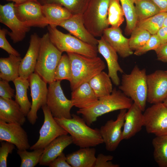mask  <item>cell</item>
<instances>
[{
	"mask_svg": "<svg viewBox=\"0 0 167 167\" xmlns=\"http://www.w3.org/2000/svg\"><path fill=\"white\" fill-rule=\"evenodd\" d=\"M60 82L55 81L49 84L46 105L54 118H71V110L74 105L64 95Z\"/></svg>",
	"mask_w": 167,
	"mask_h": 167,
	"instance_id": "ba28073f",
	"label": "cell"
},
{
	"mask_svg": "<svg viewBox=\"0 0 167 167\" xmlns=\"http://www.w3.org/2000/svg\"><path fill=\"white\" fill-rule=\"evenodd\" d=\"M41 108L44 115V123L39 131L38 139L29 148L31 150L44 149L57 137L68 134L56 121L47 105Z\"/></svg>",
	"mask_w": 167,
	"mask_h": 167,
	"instance_id": "8fae6325",
	"label": "cell"
},
{
	"mask_svg": "<svg viewBox=\"0 0 167 167\" xmlns=\"http://www.w3.org/2000/svg\"><path fill=\"white\" fill-rule=\"evenodd\" d=\"M14 5L13 2L0 5V22L11 29V32L8 31L7 34L15 43L24 40L30 27L26 26L18 19L15 14Z\"/></svg>",
	"mask_w": 167,
	"mask_h": 167,
	"instance_id": "4fadbf2b",
	"label": "cell"
},
{
	"mask_svg": "<svg viewBox=\"0 0 167 167\" xmlns=\"http://www.w3.org/2000/svg\"><path fill=\"white\" fill-rule=\"evenodd\" d=\"M156 34L160 41L161 45L167 43V27L163 26Z\"/></svg>",
	"mask_w": 167,
	"mask_h": 167,
	"instance_id": "bcb514c9",
	"label": "cell"
},
{
	"mask_svg": "<svg viewBox=\"0 0 167 167\" xmlns=\"http://www.w3.org/2000/svg\"><path fill=\"white\" fill-rule=\"evenodd\" d=\"M126 113L122 130V139H129L139 132L143 126V112L134 102Z\"/></svg>",
	"mask_w": 167,
	"mask_h": 167,
	"instance_id": "ffe728a7",
	"label": "cell"
},
{
	"mask_svg": "<svg viewBox=\"0 0 167 167\" xmlns=\"http://www.w3.org/2000/svg\"><path fill=\"white\" fill-rule=\"evenodd\" d=\"M135 4L137 22L161 12L151 0H135Z\"/></svg>",
	"mask_w": 167,
	"mask_h": 167,
	"instance_id": "1f68e13d",
	"label": "cell"
},
{
	"mask_svg": "<svg viewBox=\"0 0 167 167\" xmlns=\"http://www.w3.org/2000/svg\"><path fill=\"white\" fill-rule=\"evenodd\" d=\"M129 38L130 48L135 51L143 47L148 41L152 35L146 30L136 26Z\"/></svg>",
	"mask_w": 167,
	"mask_h": 167,
	"instance_id": "d590c367",
	"label": "cell"
},
{
	"mask_svg": "<svg viewBox=\"0 0 167 167\" xmlns=\"http://www.w3.org/2000/svg\"><path fill=\"white\" fill-rule=\"evenodd\" d=\"M58 26L64 28L70 34L85 42L96 46L98 44V40L85 27L82 14H74L69 19L60 23Z\"/></svg>",
	"mask_w": 167,
	"mask_h": 167,
	"instance_id": "d6986e66",
	"label": "cell"
},
{
	"mask_svg": "<svg viewBox=\"0 0 167 167\" xmlns=\"http://www.w3.org/2000/svg\"><path fill=\"white\" fill-rule=\"evenodd\" d=\"M163 26L167 27V15L163 23Z\"/></svg>",
	"mask_w": 167,
	"mask_h": 167,
	"instance_id": "681fc988",
	"label": "cell"
},
{
	"mask_svg": "<svg viewBox=\"0 0 167 167\" xmlns=\"http://www.w3.org/2000/svg\"><path fill=\"white\" fill-rule=\"evenodd\" d=\"M97 45L98 52L102 56L106 62L108 75L115 85L119 86L120 82L118 72L122 73L124 71L118 63V53L102 36L98 40Z\"/></svg>",
	"mask_w": 167,
	"mask_h": 167,
	"instance_id": "e0dca14e",
	"label": "cell"
},
{
	"mask_svg": "<svg viewBox=\"0 0 167 167\" xmlns=\"http://www.w3.org/2000/svg\"><path fill=\"white\" fill-rule=\"evenodd\" d=\"M26 117L15 100L0 97V121L22 126L26 121Z\"/></svg>",
	"mask_w": 167,
	"mask_h": 167,
	"instance_id": "7402d4cb",
	"label": "cell"
},
{
	"mask_svg": "<svg viewBox=\"0 0 167 167\" xmlns=\"http://www.w3.org/2000/svg\"><path fill=\"white\" fill-rule=\"evenodd\" d=\"M152 143L155 162L160 167H167V135L156 136Z\"/></svg>",
	"mask_w": 167,
	"mask_h": 167,
	"instance_id": "f546056e",
	"label": "cell"
},
{
	"mask_svg": "<svg viewBox=\"0 0 167 167\" xmlns=\"http://www.w3.org/2000/svg\"><path fill=\"white\" fill-rule=\"evenodd\" d=\"M15 90L12 88L9 84V82L2 80L0 81V97L10 99L15 97Z\"/></svg>",
	"mask_w": 167,
	"mask_h": 167,
	"instance_id": "7bdbcfd3",
	"label": "cell"
},
{
	"mask_svg": "<svg viewBox=\"0 0 167 167\" xmlns=\"http://www.w3.org/2000/svg\"><path fill=\"white\" fill-rule=\"evenodd\" d=\"M98 99L88 82L81 84L71 93V100L74 106L79 109L92 106Z\"/></svg>",
	"mask_w": 167,
	"mask_h": 167,
	"instance_id": "cb8c5ba5",
	"label": "cell"
},
{
	"mask_svg": "<svg viewBox=\"0 0 167 167\" xmlns=\"http://www.w3.org/2000/svg\"><path fill=\"white\" fill-rule=\"evenodd\" d=\"M102 36L121 57L126 58L134 53L130 47L129 39L123 35L119 27L107 28Z\"/></svg>",
	"mask_w": 167,
	"mask_h": 167,
	"instance_id": "44dd1931",
	"label": "cell"
},
{
	"mask_svg": "<svg viewBox=\"0 0 167 167\" xmlns=\"http://www.w3.org/2000/svg\"><path fill=\"white\" fill-rule=\"evenodd\" d=\"M113 156L110 155L99 154L96 157L94 167H119V165L113 163L111 161Z\"/></svg>",
	"mask_w": 167,
	"mask_h": 167,
	"instance_id": "b9f144b4",
	"label": "cell"
},
{
	"mask_svg": "<svg viewBox=\"0 0 167 167\" xmlns=\"http://www.w3.org/2000/svg\"><path fill=\"white\" fill-rule=\"evenodd\" d=\"M62 53L51 41L48 32L44 34L41 39L35 72L49 84L55 81V71Z\"/></svg>",
	"mask_w": 167,
	"mask_h": 167,
	"instance_id": "277c9868",
	"label": "cell"
},
{
	"mask_svg": "<svg viewBox=\"0 0 167 167\" xmlns=\"http://www.w3.org/2000/svg\"><path fill=\"white\" fill-rule=\"evenodd\" d=\"M90 0H37L41 5L56 4L68 10L73 15L82 14L86 10Z\"/></svg>",
	"mask_w": 167,
	"mask_h": 167,
	"instance_id": "4dcf8cb0",
	"label": "cell"
},
{
	"mask_svg": "<svg viewBox=\"0 0 167 167\" xmlns=\"http://www.w3.org/2000/svg\"><path fill=\"white\" fill-rule=\"evenodd\" d=\"M71 75V65L69 57L67 54H64L62 56L55 71V80L65 79L69 81Z\"/></svg>",
	"mask_w": 167,
	"mask_h": 167,
	"instance_id": "74e56055",
	"label": "cell"
},
{
	"mask_svg": "<svg viewBox=\"0 0 167 167\" xmlns=\"http://www.w3.org/2000/svg\"><path fill=\"white\" fill-rule=\"evenodd\" d=\"M147 101L151 104L163 103L167 97V72L156 71L147 75Z\"/></svg>",
	"mask_w": 167,
	"mask_h": 167,
	"instance_id": "9a60e30c",
	"label": "cell"
},
{
	"mask_svg": "<svg viewBox=\"0 0 167 167\" xmlns=\"http://www.w3.org/2000/svg\"><path fill=\"white\" fill-rule=\"evenodd\" d=\"M154 51L158 60L167 63V43L161 45Z\"/></svg>",
	"mask_w": 167,
	"mask_h": 167,
	"instance_id": "f6af8a7d",
	"label": "cell"
},
{
	"mask_svg": "<svg viewBox=\"0 0 167 167\" xmlns=\"http://www.w3.org/2000/svg\"><path fill=\"white\" fill-rule=\"evenodd\" d=\"M50 167H72L67 161L66 156L62 152L48 165Z\"/></svg>",
	"mask_w": 167,
	"mask_h": 167,
	"instance_id": "ee69618b",
	"label": "cell"
},
{
	"mask_svg": "<svg viewBox=\"0 0 167 167\" xmlns=\"http://www.w3.org/2000/svg\"><path fill=\"white\" fill-rule=\"evenodd\" d=\"M144 125L148 133L167 135V108L163 103L153 104L144 111Z\"/></svg>",
	"mask_w": 167,
	"mask_h": 167,
	"instance_id": "9c48e42d",
	"label": "cell"
},
{
	"mask_svg": "<svg viewBox=\"0 0 167 167\" xmlns=\"http://www.w3.org/2000/svg\"><path fill=\"white\" fill-rule=\"evenodd\" d=\"M73 143L71 135H63L57 137L50 142L44 149L39 164L48 166L59 156L66 147Z\"/></svg>",
	"mask_w": 167,
	"mask_h": 167,
	"instance_id": "603a6c76",
	"label": "cell"
},
{
	"mask_svg": "<svg viewBox=\"0 0 167 167\" xmlns=\"http://www.w3.org/2000/svg\"><path fill=\"white\" fill-rule=\"evenodd\" d=\"M14 9L18 19L28 27L44 28L49 25L43 13L41 5L38 1L15 3Z\"/></svg>",
	"mask_w": 167,
	"mask_h": 167,
	"instance_id": "7c38bea8",
	"label": "cell"
},
{
	"mask_svg": "<svg viewBox=\"0 0 167 167\" xmlns=\"http://www.w3.org/2000/svg\"><path fill=\"white\" fill-rule=\"evenodd\" d=\"M48 30L51 41L62 53H73L90 57L97 56L96 46L85 42L70 33H63L56 27L48 25Z\"/></svg>",
	"mask_w": 167,
	"mask_h": 167,
	"instance_id": "8992f818",
	"label": "cell"
},
{
	"mask_svg": "<svg viewBox=\"0 0 167 167\" xmlns=\"http://www.w3.org/2000/svg\"><path fill=\"white\" fill-rule=\"evenodd\" d=\"M167 72V70L165 71Z\"/></svg>",
	"mask_w": 167,
	"mask_h": 167,
	"instance_id": "816d5d0a",
	"label": "cell"
},
{
	"mask_svg": "<svg viewBox=\"0 0 167 167\" xmlns=\"http://www.w3.org/2000/svg\"><path fill=\"white\" fill-rule=\"evenodd\" d=\"M110 0H90L82 14L85 27L94 36H102L104 30L109 25L108 12Z\"/></svg>",
	"mask_w": 167,
	"mask_h": 167,
	"instance_id": "52a82bcc",
	"label": "cell"
},
{
	"mask_svg": "<svg viewBox=\"0 0 167 167\" xmlns=\"http://www.w3.org/2000/svg\"><path fill=\"white\" fill-rule=\"evenodd\" d=\"M44 149L33 150L28 152L27 150H18L17 153L19 156L21 162L20 167H34L39 163Z\"/></svg>",
	"mask_w": 167,
	"mask_h": 167,
	"instance_id": "8d00e7d4",
	"label": "cell"
},
{
	"mask_svg": "<svg viewBox=\"0 0 167 167\" xmlns=\"http://www.w3.org/2000/svg\"><path fill=\"white\" fill-rule=\"evenodd\" d=\"M111 81L108 74L103 71L93 77L88 83L99 98L111 93L113 90Z\"/></svg>",
	"mask_w": 167,
	"mask_h": 167,
	"instance_id": "f1b7e54d",
	"label": "cell"
},
{
	"mask_svg": "<svg viewBox=\"0 0 167 167\" xmlns=\"http://www.w3.org/2000/svg\"><path fill=\"white\" fill-rule=\"evenodd\" d=\"M0 141L13 144L18 150H27L30 147L27 132L17 124L0 121Z\"/></svg>",
	"mask_w": 167,
	"mask_h": 167,
	"instance_id": "2e32d148",
	"label": "cell"
},
{
	"mask_svg": "<svg viewBox=\"0 0 167 167\" xmlns=\"http://www.w3.org/2000/svg\"><path fill=\"white\" fill-rule=\"evenodd\" d=\"M8 31L5 28L0 29V47L6 51L9 54L19 56V53L9 44L6 38Z\"/></svg>",
	"mask_w": 167,
	"mask_h": 167,
	"instance_id": "60d3db41",
	"label": "cell"
},
{
	"mask_svg": "<svg viewBox=\"0 0 167 167\" xmlns=\"http://www.w3.org/2000/svg\"><path fill=\"white\" fill-rule=\"evenodd\" d=\"M41 39V38L36 33H34L31 36L29 47L20 64L19 77L28 79L30 76L35 71Z\"/></svg>",
	"mask_w": 167,
	"mask_h": 167,
	"instance_id": "ac0fdd59",
	"label": "cell"
},
{
	"mask_svg": "<svg viewBox=\"0 0 167 167\" xmlns=\"http://www.w3.org/2000/svg\"><path fill=\"white\" fill-rule=\"evenodd\" d=\"M133 103L130 98L115 88L109 95L99 98L92 106L79 109L77 113L81 114L82 118L89 126L96 121L98 117L115 110L128 109Z\"/></svg>",
	"mask_w": 167,
	"mask_h": 167,
	"instance_id": "7a4b0ae2",
	"label": "cell"
},
{
	"mask_svg": "<svg viewBox=\"0 0 167 167\" xmlns=\"http://www.w3.org/2000/svg\"><path fill=\"white\" fill-rule=\"evenodd\" d=\"M28 80L30 88L32 102L27 118L29 122L33 125L38 118V110L47 104L48 89L47 83L36 73L32 74Z\"/></svg>",
	"mask_w": 167,
	"mask_h": 167,
	"instance_id": "30bf717a",
	"label": "cell"
},
{
	"mask_svg": "<svg viewBox=\"0 0 167 167\" xmlns=\"http://www.w3.org/2000/svg\"><path fill=\"white\" fill-rule=\"evenodd\" d=\"M124 16L119 0H110L108 12L109 25L112 27H119L124 21Z\"/></svg>",
	"mask_w": 167,
	"mask_h": 167,
	"instance_id": "e575fe53",
	"label": "cell"
},
{
	"mask_svg": "<svg viewBox=\"0 0 167 167\" xmlns=\"http://www.w3.org/2000/svg\"><path fill=\"white\" fill-rule=\"evenodd\" d=\"M9 55L7 58H0V77L9 82L19 77V69L22 59L20 56Z\"/></svg>",
	"mask_w": 167,
	"mask_h": 167,
	"instance_id": "4316f807",
	"label": "cell"
},
{
	"mask_svg": "<svg viewBox=\"0 0 167 167\" xmlns=\"http://www.w3.org/2000/svg\"><path fill=\"white\" fill-rule=\"evenodd\" d=\"M15 145L7 141L2 142L0 148V167H7V160L9 153H11Z\"/></svg>",
	"mask_w": 167,
	"mask_h": 167,
	"instance_id": "ab89813d",
	"label": "cell"
},
{
	"mask_svg": "<svg viewBox=\"0 0 167 167\" xmlns=\"http://www.w3.org/2000/svg\"><path fill=\"white\" fill-rule=\"evenodd\" d=\"M147 76L145 69H140L136 65L130 74L122 75L119 86L120 90L138 105L143 112L147 102Z\"/></svg>",
	"mask_w": 167,
	"mask_h": 167,
	"instance_id": "5b68a950",
	"label": "cell"
},
{
	"mask_svg": "<svg viewBox=\"0 0 167 167\" xmlns=\"http://www.w3.org/2000/svg\"><path fill=\"white\" fill-rule=\"evenodd\" d=\"M127 109L120 110L116 119L110 120L101 127L100 132L106 149L114 151L122 139V131Z\"/></svg>",
	"mask_w": 167,
	"mask_h": 167,
	"instance_id": "5bb4252c",
	"label": "cell"
},
{
	"mask_svg": "<svg viewBox=\"0 0 167 167\" xmlns=\"http://www.w3.org/2000/svg\"><path fill=\"white\" fill-rule=\"evenodd\" d=\"M13 82L16 91L15 101L19 105L25 116L27 117L32 105L27 95V90L29 86L28 80L19 76Z\"/></svg>",
	"mask_w": 167,
	"mask_h": 167,
	"instance_id": "83f0119b",
	"label": "cell"
},
{
	"mask_svg": "<svg viewBox=\"0 0 167 167\" xmlns=\"http://www.w3.org/2000/svg\"><path fill=\"white\" fill-rule=\"evenodd\" d=\"M71 65L70 81L72 91L81 84L89 81L105 68L104 62L97 56L90 57L80 54L66 53Z\"/></svg>",
	"mask_w": 167,
	"mask_h": 167,
	"instance_id": "3957f363",
	"label": "cell"
},
{
	"mask_svg": "<svg viewBox=\"0 0 167 167\" xmlns=\"http://www.w3.org/2000/svg\"><path fill=\"white\" fill-rule=\"evenodd\" d=\"M96 153L93 147L80 148L66 155L67 161L72 167H94Z\"/></svg>",
	"mask_w": 167,
	"mask_h": 167,
	"instance_id": "d4e9b609",
	"label": "cell"
},
{
	"mask_svg": "<svg viewBox=\"0 0 167 167\" xmlns=\"http://www.w3.org/2000/svg\"><path fill=\"white\" fill-rule=\"evenodd\" d=\"M7 1H12L15 4H19L29 1H37V0H5Z\"/></svg>",
	"mask_w": 167,
	"mask_h": 167,
	"instance_id": "c3c4849f",
	"label": "cell"
},
{
	"mask_svg": "<svg viewBox=\"0 0 167 167\" xmlns=\"http://www.w3.org/2000/svg\"><path fill=\"white\" fill-rule=\"evenodd\" d=\"M161 45L160 41L157 35H152L146 43L141 48L135 51L134 54L136 56H140L150 50H155Z\"/></svg>",
	"mask_w": 167,
	"mask_h": 167,
	"instance_id": "f35d334b",
	"label": "cell"
},
{
	"mask_svg": "<svg viewBox=\"0 0 167 167\" xmlns=\"http://www.w3.org/2000/svg\"><path fill=\"white\" fill-rule=\"evenodd\" d=\"M72 118H54L72 137L73 143L80 148L94 147L103 143L100 130L89 126L84 119L73 114Z\"/></svg>",
	"mask_w": 167,
	"mask_h": 167,
	"instance_id": "6da1fadb",
	"label": "cell"
},
{
	"mask_svg": "<svg viewBox=\"0 0 167 167\" xmlns=\"http://www.w3.org/2000/svg\"><path fill=\"white\" fill-rule=\"evenodd\" d=\"M163 103L165 106L167 108V97Z\"/></svg>",
	"mask_w": 167,
	"mask_h": 167,
	"instance_id": "f907efd6",
	"label": "cell"
},
{
	"mask_svg": "<svg viewBox=\"0 0 167 167\" xmlns=\"http://www.w3.org/2000/svg\"><path fill=\"white\" fill-rule=\"evenodd\" d=\"M42 11L49 25L55 27L73 15L68 10L56 4L41 5Z\"/></svg>",
	"mask_w": 167,
	"mask_h": 167,
	"instance_id": "484cf974",
	"label": "cell"
},
{
	"mask_svg": "<svg viewBox=\"0 0 167 167\" xmlns=\"http://www.w3.org/2000/svg\"><path fill=\"white\" fill-rule=\"evenodd\" d=\"M160 9L161 12H167V0H151Z\"/></svg>",
	"mask_w": 167,
	"mask_h": 167,
	"instance_id": "7dc6e473",
	"label": "cell"
},
{
	"mask_svg": "<svg viewBox=\"0 0 167 167\" xmlns=\"http://www.w3.org/2000/svg\"><path fill=\"white\" fill-rule=\"evenodd\" d=\"M126 19L125 34H131L137 23L135 7V0H119Z\"/></svg>",
	"mask_w": 167,
	"mask_h": 167,
	"instance_id": "d6a6232c",
	"label": "cell"
},
{
	"mask_svg": "<svg viewBox=\"0 0 167 167\" xmlns=\"http://www.w3.org/2000/svg\"><path fill=\"white\" fill-rule=\"evenodd\" d=\"M167 12H161L148 18L137 22L136 26L144 29L151 35L156 34L163 26Z\"/></svg>",
	"mask_w": 167,
	"mask_h": 167,
	"instance_id": "836d02e7",
	"label": "cell"
}]
</instances>
